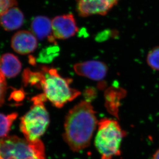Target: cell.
I'll return each mask as SVG.
<instances>
[{
  "label": "cell",
  "instance_id": "30bf717a",
  "mask_svg": "<svg viewBox=\"0 0 159 159\" xmlns=\"http://www.w3.org/2000/svg\"><path fill=\"white\" fill-rule=\"evenodd\" d=\"M23 12L15 6L10 8L0 16V25L6 31L18 29L24 22Z\"/></svg>",
  "mask_w": 159,
  "mask_h": 159
},
{
  "label": "cell",
  "instance_id": "9a60e30c",
  "mask_svg": "<svg viewBox=\"0 0 159 159\" xmlns=\"http://www.w3.org/2000/svg\"><path fill=\"white\" fill-rule=\"evenodd\" d=\"M147 63L152 69L159 71V46L153 48L149 52Z\"/></svg>",
  "mask_w": 159,
  "mask_h": 159
},
{
  "label": "cell",
  "instance_id": "52a82bcc",
  "mask_svg": "<svg viewBox=\"0 0 159 159\" xmlns=\"http://www.w3.org/2000/svg\"><path fill=\"white\" fill-rule=\"evenodd\" d=\"M52 35L55 39H66L78 31L75 17L71 13L57 16L52 20Z\"/></svg>",
  "mask_w": 159,
  "mask_h": 159
},
{
  "label": "cell",
  "instance_id": "d6986e66",
  "mask_svg": "<svg viewBox=\"0 0 159 159\" xmlns=\"http://www.w3.org/2000/svg\"><path fill=\"white\" fill-rule=\"evenodd\" d=\"M152 159H159V149L157 150L155 154L153 155Z\"/></svg>",
  "mask_w": 159,
  "mask_h": 159
},
{
  "label": "cell",
  "instance_id": "8992f818",
  "mask_svg": "<svg viewBox=\"0 0 159 159\" xmlns=\"http://www.w3.org/2000/svg\"><path fill=\"white\" fill-rule=\"evenodd\" d=\"M120 0H76L77 13L82 17L106 16Z\"/></svg>",
  "mask_w": 159,
  "mask_h": 159
},
{
  "label": "cell",
  "instance_id": "8fae6325",
  "mask_svg": "<svg viewBox=\"0 0 159 159\" xmlns=\"http://www.w3.org/2000/svg\"><path fill=\"white\" fill-rule=\"evenodd\" d=\"M31 27L33 33L39 39L48 37L51 42L55 41L52 35V20L49 18L43 16L36 17L32 21Z\"/></svg>",
  "mask_w": 159,
  "mask_h": 159
},
{
  "label": "cell",
  "instance_id": "5bb4252c",
  "mask_svg": "<svg viewBox=\"0 0 159 159\" xmlns=\"http://www.w3.org/2000/svg\"><path fill=\"white\" fill-rule=\"evenodd\" d=\"M18 116L16 113L4 115L0 113V138L7 136L12 123Z\"/></svg>",
  "mask_w": 159,
  "mask_h": 159
},
{
  "label": "cell",
  "instance_id": "e0dca14e",
  "mask_svg": "<svg viewBox=\"0 0 159 159\" xmlns=\"http://www.w3.org/2000/svg\"><path fill=\"white\" fill-rule=\"evenodd\" d=\"M18 0H0V16L10 8L17 5Z\"/></svg>",
  "mask_w": 159,
  "mask_h": 159
},
{
  "label": "cell",
  "instance_id": "7a4b0ae2",
  "mask_svg": "<svg viewBox=\"0 0 159 159\" xmlns=\"http://www.w3.org/2000/svg\"><path fill=\"white\" fill-rule=\"evenodd\" d=\"M41 71L43 79L41 88L43 94L56 107H63L80 95L79 91L70 87L71 79L61 77L56 69L43 67Z\"/></svg>",
  "mask_w": 159,
  "mask_h": 159
},
{
  "label": "cell",
  "instance_id": "7c38bea8",
  "mask_svg": "<svg viewBox=\"0 0 159 159\" xmlns=\"http://www.w3.org/2000/svg\"><path fill=\"white\" fill-rule=\"evenodd\" d=\"M21 68L20 61L12 54H4L0 58V70L5 77L13 78L17 76Z\"/></svg>",
  "mask_w": 159,
  "mask_h": 159
},
{
  "label": "cell",
  "instance_id": "2e32d148",
  "mask_svg": "<svg viewBox=\"0 0 159 159\" xmlns=\"http://www.w3.org/2000/svg\"><path fill=\"white\" fill-rule=\"evenodd\" d=\"M6 89L7 86L5 75L0 70V106H1L4 102Z\"/></svg>",
  "mask_w": 159,
  "mask_h": 159
},
{
  "label": "cell",
  "instance_id": "9c48e42d",
  "mask_svg": "<svg viewBox=\"0 0 159 159\" xmlns=\"http://www.w3.org/2000/svg\"><path fill=\"white\" fill-rule=\"evenodd\" d=\"M74 69L79 75L96 81L103 79L107 71L106 65L97 61H89L78 63L75 65Z\"/></svg>",
  "mask_w": 159,
  "mask_h": 159
},
{
  "label": "cell",
  "instance_id": "6da1fadb",
  "mask_svg": "<svg viewBox=\"0 0 159 159\" xmlns=\"http://www.w3.org/2000/svg\"><path fill=\"white\" fill-rule=\"evenodd\" d=\"M95 113L90 102L83 101L66 116L63 137L73 152H80L90 145L98 124Z\"/></svg>",
  "mask_w": 159,
  "mask_h": 159
},
{
  "label": "cell",
  "instance_id": "277c9868",
  "mask_svg": "<svg viewBox=\"0 0 159 159\" xmlns=\"http://www.w3.org/2000/svg\"><path fill=\"white\" fill-rule=\"evenodd\" d=\"M46 100L43 93L34 97L31 109L21 118L20 130L25 139L31 142L40 139L49 125V114L44 105Z\"/></svg>",
  "mask_w": 159,
  "mask_h": 159
},
{
  "label": "cell",
  "instance_id": "3957f363",
  "mask_svg": "<svg viewBox=\"0 0 159 159\" xmlns=\"http://www.w3.org/2000/svg\"><path fill=\"white\" fill-rule=\"evenodd\" d=\"M126 133L117 121L104 118L98 122L95 145L101 159H112L121 155V143Z\"/></svg>",
  "mask_w": 159,
  "mask_h": 159
},
{
  "label": "cell",
  "instance_id": "5b68a950",
  "mask_svg": "<svg viewBox=\"0 0 159 159\" xmlns=\"http://www.w3.org/2000/svg\"><path fill=\"white\" fill-rule=\"evenodd\" d=\"M0 159H46L40 139L31 142L18 136L0 138Z\"/></svg>",
  "mask_w": 159,
  "mask_h": 159
},
{
  "label": "cell",
  "instance_id": "4fadbf2b",
  "mask_svg": "<svg viewBox=\"0 0 159 159\" xmlns=\"http://www.w3.org/2000/svg\"><path fill=\"white\" fill-rule=\"evenodd\" d=\"M23 81L25 85L35 86L40 89L43 79V75L42 71H33L30 69H25L23 74Z\"/></svg>",
  "mask_w": 159,
  "mask_h": 159
},
{
  "label": "cell",
  "instance_id": "ba28073f",
  "mask_svg": "<svg viewBox=\"0 0 159 159\" xmlns=\"http://www.w3.org/2000/svg\"><path fill=\"white\" fill-rule=\"evenodd\" d=\"M37 37L29 31L17 32L11 39V46L18 53L25 55L33 52L37 47Z\"/></svg>",
  "mask_w": 159,
  "mask_h": 159
},
{
  "label": "cell",
  "instance_id": "ac0fdd59",
  "mask_svg": "<svg viewBox=\"0 0 159 159\" xmlns=\"http://www.w3.org/2000/svg\"><path fill=\"white\" fill-rule=\"evenodd\" d=\"M11 97L15 101H21L25 97V95L22 90H17L11 93Z\"/></svg>",
  "mask_w": 159,
  "mask_h": 159
}]
</instances>
